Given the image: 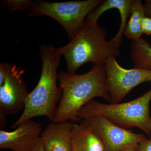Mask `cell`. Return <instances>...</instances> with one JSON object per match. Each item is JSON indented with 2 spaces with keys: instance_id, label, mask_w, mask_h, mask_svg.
I'll return each instance as SVG.
<instances>
[{
  "instance_id": "1",
  "label": "cell",
  "mask_w": 151,
  "mask_h": 151,
  "mask_svg": "<svg viewBox=\"0 0 151 151\" xmlns=\"http://www.w3.org/2000/svg\"><path fill=\"white\" fill-rule=\"evenodd\" d=\"M61 98L52 122L78 121L79 110L95 97L110 102L111 98L106 85L105 65H94L82 74L60 71L58 75Z\"/></svg>"
},
{
  "instance_id": "2",
  "label": "cell",
  "mask_w": 151,
  "mask_h": 151,
  "mask_svg": "<svg viewBox=\"0 0 151 151\" xmlns=\"http://www.w3.org/2000/svg\"><path fill=\"white\" fill-rule=\"evenodd\" d=\"M42 60L41 73L38 83L28 94L23 111L12 126L16 129L22 122L35 117L45 116L52 122L61 92L57 85L58 68L62 55L52 45H40Z\"/></svg>"
},
{
  "instance_id": "3",
  "label": "cell",
  "mask_w": 151,
  "mask_h": 151,
  "mask_svg": "<svg viewBox=\"0 0 151 151\" xmlns=\"http://www.w3.org/2000/svg\"><path fill=\"white\" fill-rule=\"evenodd\" d=\"M107 32L98 24L85 21L74 37L66 45L58 47L65 58L68 72L75 73L81 65L87 63L105 65L110 57L119 56L110 40H106Z\"/></svg>"
},
{
  "instance_id": "4",
  "label": "cell",
  "mask_w": 151,
  "mask_h": 151,
  "mask_svg": "<svg viewBox=\"0 0 151 151\" xmlns=\"http://www.w3.org/2000/svg\"><path fill=\"white\" fill-rule=\"evenodd\" d=\"M151 100V88L141 97L126 103L106 104L92 100L81 108L77 117L80 121L92 116H102L119 127L128 129L138 128L150 136Z\"/></svg>"
},
{
  "instance_id": "5",
  "label": "cell",
  "mask_w": 151,
  "mask_h": 151,
  "mask_svg": "<svg viewBox=\"0 0 151 151\" xmlns=\"http://www.w3.org/2000/svg\"><path fill=\"white\" fill-rule=\"evenodd\" d=\"M103 0L70 1H32L28 12L29 17L45 15L53 19L64 28L71 40L83 26L87 16L103 2Z\"/></svg>"
},
{
  "instance_id": "6",
  "label": "cell",
  "mask_w": 151,
  "mask_h": 151,
  "mask_svg": "<svg viewBox=\"0 0 151 151\" xmlns=\"http://www.w3.org/2000/svg\"><path fill=\"white\" fill-rule=\"evenodd\" d=\"M104 65L106 87L111 103H120L136 86L151 81V70L124 68L119 65L116 57H110Z\"/></svg>"
},
{
  "instance_id": "7",
  "label": "cell",
  "mask_w": 151,
  "mask_h": 151,
  "mask_svg": "<svg viewBox=\"0 0 151 151\" xmlns=\"http://www.w3.org/2000/svg\"><path fill=\"white\" fill-rule=\"evenodd\" d=\"M90 127L103 142L105 151H122L128 148L137 149L145 135L134 133L113 124L102 116H92L80 120Z\"/></svg>"
},
{
  "instance_id": "8",
  "label": "cell",
  "mask_w": 151,
  "mask_h": 151,
  "mask_svg": "<svg viewBox=\"0 0 151 151\" xmlns=\"http://www.w3.org/2000/svg\"><path fill=\"white\" fill-rule=\"evenodd\" d=\"M24 73L23 70L11 65L4 82L0 86V114L10 116L24 108L29 93L23 78Z\"/></svg>"
},
{
  "instance_id": "9",
  "label": "cell",
  "mask_w": 151,
  "mask_h": 151,
  "mask_svg": "<svg viewBox=\"0 0 151 151\" xmlns=\"http://www.w3.org/2000/svg\"><path fill=\"white\" fill-rule=\"evenodd\" d=\"M42 124L27 120L12 132L0 131V149L12 151H31L40 140Z\"/></svg>"
},
{
  "instance_id": "10",
  "label": "cell",
  "mask_w": 151,
  "mask_h": 151,
  "mask_svg": "<svg viewBox=\"0 0 151 151\" xmlns=\"http://www.w3.org/2000/svg\"><path fill=\"white\" fill-rule=\"evenodd\" d=\"M72 122H51L42 132L40 141L45 151H73Z\"/></svg>"
},
{
  "instance_id": "11",
  "label": "cell",
  "mask_w": 151,
  "mask_h": 151,
  "mask_svg": "<svg viewBox=\"0 0 151 151\" xmlns=\"http://www.w3.org/2000/svg\"><path fill=\"white\" fill-rule=\"evenodd\" d=\"M132 0H105L94 9L88 15L86 19L88 21L98 23V19L102 14L108 10L117 9L119 11L121 19V24L118 32L111 39L110 42L114 48L120 52V47L122 43V37L124 35L128 19L130 17Z\"/></svg>"
},
{
  "instance_id": "12",
  "label": "cell",
  "mask_w": 151,
  "mask_h": 151,
  "mask_svg": "<svg viewBox=\"0 0 151 151\" xmlns=\"http://www.w3.org/2000/svg\"><path fill=\"white\" fill-rule=\"evenodd\" d=\"M71 137L73 151H105L101 139L87 125L74 124Z\"/></svg>"
},
{
  "instance_id": "13",
  "label": "cell",
  "mask_w": 151,
  "mask_h": 151,
  "mask_svg": "<svg viewBox=\"0 0 151 151\" xmlns=\"http://www.w3.org/2000/svg\"><path fill=\"white\" fill-rule=\"evenodd\" d=\"M146 16L144 5L141 0H132L129 18L124 35L131 41L142 37V21Z\"/></svg>"
},
{
  "instance_id": "14",
  "label": "cell",
  "mask_w": 151,
  "mask_h": 151,
  "mask_svg": "<svg viewBox=\"0 0 151 151\" xmlns=\"http://www.w3.org/2000/svg\"><path fill=\"white\" fill-rule=\"evenodd\" d=\"M130 47L134 68L151 70V45L148 42L141 37L132 41Z\"/></svg>"
},
{
  "instance_id": "15",
  "label": "cell",
  "mask_w": 151,
  "mask_h": 151,
  "mask_svg": "<svg viewBox=\"0 0 151 151\" xmlns=\"http://www.w3.org/2000/svg\"><path fill=\"white\" fill-rule=\"evenodd\" d=\"M32 3L30 0H4L3 6L12 13L18 10L28 11Z\"/></svg>"
},
{
  "instance_id": "16",
  "label": "cell",
  "mask_w": 151,
  "mask_h": 151,
  "mask_svg": "<svg viewBox=\"0 0 151 151\" xmlns=\"http://www.w3.org/2000/svg\"><path fill=\"white\" fill-rule=\"evenodd\" d=\"M11 65L7 63L1 62L0 63V86L4 82L10 69Z\"/></svg>"
},
{
  "instance_id": "17",
  "label": "cell",
  "mask_w": 151,
  "mask_h": 151,
  "mask_svg": "<svg viewBox=\"0 0 151 151\" xmlns=\"http://www.w3.org/2000/svg\"><path fill=\"white\" fill-rule=\"evenodd\" d=\"M142 29L143 34L151 35V17L145 16L142 21Z\"/></svg>"
},
{
  "instance_id": "18",
  "label": "cell",
  "mask_w": 151,
  "mask_h": 151,
  "mask_svg": "<svg viewBox=\"0 0 151 151\" xmlns=\"http://www.w3.org/2000/svg\"><path fill=\"white\" fill-rule=\"evenodd\" d=\"M138 151H151V137L144 138L139 143L137 147Z\"/></svg>"
},
{
  "instance_id": "19",
  "label": "cell",
  "mask_w": 151,
  "mask_h": 151,
  "mask_svg": "<svg viewBox=\"0 0 151 151\" xmlns=\"http://www.w3.org/2000/svg\"><path fill=\"white\" fill-rule=\"evenodd\" d=\"M144 5L146 16L151 17V0H145Z\"/></svg>"
},
{
  "instance_id": "20",
  "label": "cell",
  "mask_w": 151,
  "mask_h": 151,
  "mask_svg": "<svg viewBox=\"0 0 151 151\" xmlns=\"http://www.w3.org/2000/svg\"><path fill=\"white\" fill-rule=\"evenodd\" d=\"M31 151H45L40 139Z\"/></svg>"
},
{
  "instance_id": "21",
  "label": "cell",
  "mask_w": 151,
  "mask_h": 151,
  "mask_svg": "<svg viewBox=\"0 0 151 151\" xmlns=\"http://www.w3.org/2000/svg\"><path fill=\"white\" fill-rule=\"evenodd\" d=\"M122 151H138L137 149L134 148H128L124 149Z\"/></svg>"
},
{
  "instance_id": "22",
  "label": "cell",
  "mask_w": 151,
  "mask_h": 151,
  "mask_svg": "<svg viewBox=\"0 0 151 151\" xmlns=\"http://www.w3.org/2000/svg\"></svg>"
}]
</instances>
